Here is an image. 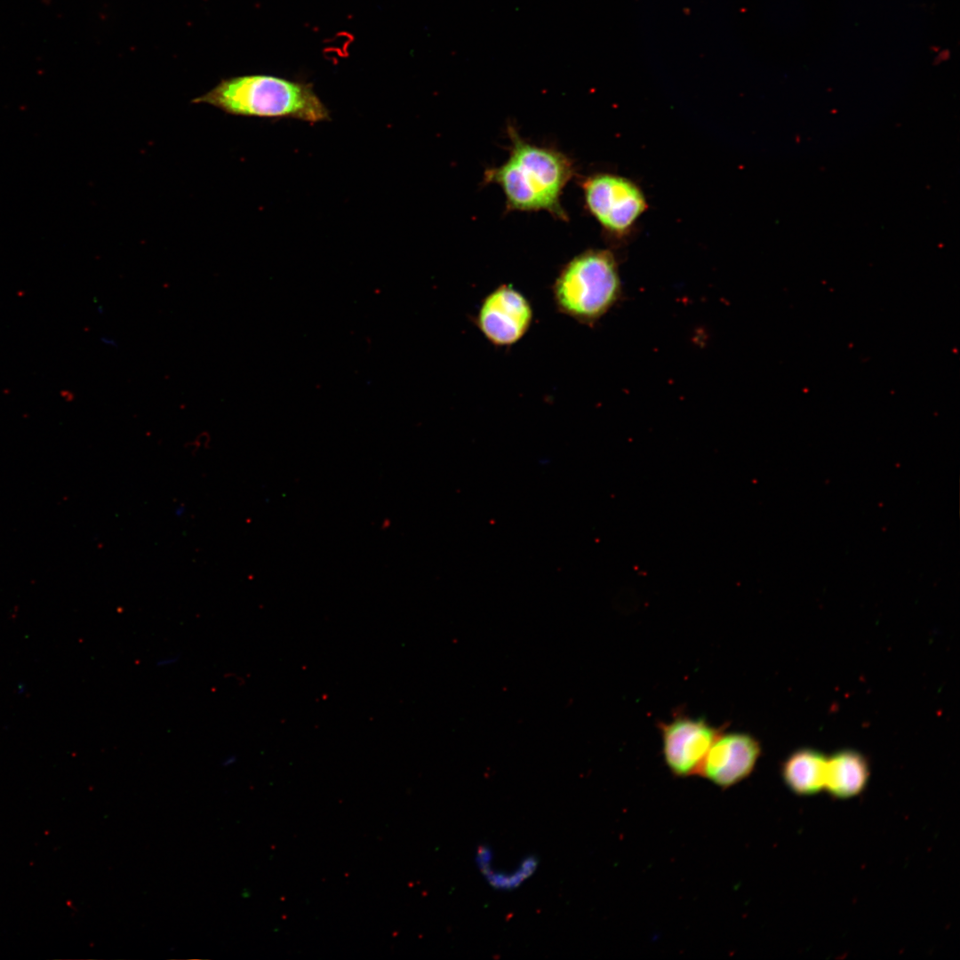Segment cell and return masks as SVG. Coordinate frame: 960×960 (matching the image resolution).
I'll use <instances>...</instances> for the list:
<instances>
[{
  "label": "cell",
  "instance_id": "obj_10",
  "mask_svg": "<svg viewBox=\"0 0 960 960\" xmlns=\"http://www.w3.org/2000/svg\"><path fill=\"white\" fill-rule=\"evenodd\" d=\"M178 660H179V656L166 657V658H163V659L157 660L156 666L157 667L170 666V665H172L173 663H176Z\"/></svg>",
  "mask_w": 960,
  "mask_h": 960
},
{
  "label": "cell",
  "instance_id": "obj_8",
  "mask_svg": "<svg viewBox=\"0 0 960 960\" xmlns=\"http://www.w3.org/2000/svg\"><path fill=\"white\" fill-rule=\"evenodd\" d=\"M869 776V764L863 754L841 749L827 758L824 790L836 799L847 800L865 790Z\"/></svg>",
  "mask_w": 960,
  "mask_h": 960
},
{
  "label": "cell",
  "instance_id": "obj_6",
  "mask_svg": "<svg viewBox=\"0 0 960 960\" xmlns=\"http://www.w3.org/2000/svg\"><path fill=\"white\" fill-rule=\"evenodd\" d=\"M662 755L671 773L679 778L698 774L709 748L723 731L705 718L676 716L659 724Z\"/></svg>",
  "mask_w": 960,
  "mask_h": 960
},
{
  "label": "cell",
  "instance_id": "obj_11",
  "mask_svg": "<svg viewBox=\"0 0 960 960\" xmlns=\"http://www.w3.org/2000/svg\"><path fill=\"white\" fill-rule=\"evenodd\" d=\"M236 758L235 756H229L223 761V765H225V766L230 765L231 764H234L236 762Z\"/></svg>",
  "mask_w": 960,
  "mask_h": 960
},
{
  "label": "cell",
  "instance_id": "obj_4",
  "mask_svg": "<svg viewBox=\"0 0 960 960\" xmlns=\"http://www.w3.org/2000/svg\"><path fill=\"white\" fill-rule=\"evenodd\" d=\"M581 186L587 209L612 235H625L646 209L644 194L626 178L596 173L586 178Z\"/></svg>",
  "mask_w": 960,
  "mask_h": 960
},
{
  "label": "cell",
  "instance_id": "obj_9",
  "mask_svg": "<svg viewBox=\"0 0 960 960\" xmlns=\"http://www.w3.org/2000/svg\"><path fill=\"white\" fill-rule=\"evenodd\" d=\"M827 758L820 750L804 748L791 753L782 763L781 777L787 788L798 796H812L824 789Z\"/></svg>",
  "mask_w": 960,
  "mask_h": 960
},
{
  "label": "cell",
  "instance_id": "obj_2",
  "mask_svg": "<svg viewBox=\"0 0 960 960\" xmlns=\"http://www.w3.org/2000/svg\"><path fill=\"white\" fill-rule=\"evenodd\" d=\"M192 102L241 116L293 118L309 123L326 121L330 116L309 85L268 75L222 79Z\"/></svg>",
  "mask_w": 960,
  "mask_h": 960
},
{
  "label": "cell",
  "instance_id": "obj_7",
  "mask_svg": "<svg viewBox=\"0 0 960 960\" xmlns=\"http://www.w3.org/2000/svg\"><path fill=\"white\" fill-rule=\"evenodd\" d=\"M760 755V743L751 734L722 731L704 757L698 775L727 789L752 773Z\"/></svg>",
  "mask_w": 960,
  "mask_h": 960
},
{
  "label": "cell",
  "instance_id": "obj_3",
  "mask_svg": "<svg viewBox=\"0 0 960 960\" xmlns=\"http://www.w3.org/2000/svg\"><path fill=\"white\" fill-rule=\"evenodd\" d=\"M556 309L593 325L617 303L621 294L618 265L607 250L589 249L566 262L552 284Z\"/></svg>",
  "mask_w": 960,
  "mask_h": 960
},
{
  "label": "cell",
  "instance_id": "obj_5",
  "mask_svg": "<svg viewBox=\"0 0 960 960\" xmlns=\"http://www.w3.org/2000/svg\"><path fill=\"white\" fill-rule=\"evenodd\" d=\"M533 310L529 300L512 284H503L481 301L473 321L495 347H510L529 331Z\"/></svg>",
  "mask_w": 960,
  "mask_h": 960
},
{
  "label": "cell",
  "instance_id": "obj_12",
  "mask_svg": "<svg viewBox=\"0 0 960 960\" xmlns=\"http://www.w3.org/2000/svg\"><path fill=\"white\" fill-rule=\"evenodd\" d=\"M100 340H101V341H102L103 343H105V344H108V345H112V346H116V341H115L114 340H110V339H108V338H104V337H101V338H100Z\"/></svg>",
  "mask_w": 960,
  "mask_h": 960
},
{
  "label": "cell",
  "instance_id": "obj_1",
  "mask_svg": "<svg viewBox=\"0 0 960 960\" xmlns=\"http://www.w3.org/2000/svg\"><path fill=\"white\" fill-rule=\"evenodd\" d=\"M508 157L484 172V182L501 188L510 211H546L567 220L561 196L574 174L571 159L559 150L526 141L513 126L508 127Z\"/></svg>",
  "mask_w": 960,
  "mask_h": 960
}]
</instances>
